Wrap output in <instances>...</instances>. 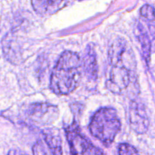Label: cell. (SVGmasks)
I'll return each mask as SVG.
<instances>
[{
	"mask_svg": "<svg viewBox=\"0 0 155 155\" xmlns=\"http://www.w3.org/2000/svg\"><path fill=\"white\" fill-rule=\"evenodd\" d=\"M108 65L106 86L111 92L123 94L133 83L135 73V58L128 42L117 38L108 50Z\"/></svg>",
	"mask_w": 155,
	"mask_h": 155,
	"instance_id": "obj_1",
	"label": "cell"
},
{
	"mask_svg": "<svg viewBox=\"0 0 155 155\" xmlns=\"http://www.w3.org/2000/svg\"><path fill=\"white\" fill-rule=\"evenodd\" d=\"M82 71V60L80 56L73 51H64L51 73L50 89L59 95L71 93L80 84Z\"/></svg>",
	"mask_w": 155,
	"mask_h": 155,
	"instance_id": "obj_2",
	"label": "cell"
},
{
	"mask_svg": "<svg viewBox=\"0 0 155 155\" xmlns=\"http://www.w3.org/2000/svg\"><path fill=\"white\" fill-rule=\"evenodd\" d=\"M120 127V120L116 110L110 107H104L93 115L89 129L94 137L105 146H109L119 133Z\"/></svg>",
	"mask_w": 155,
	"mask_h": 155,
	"instance_id": "obj_3",
	"label": "cell"
},
{
	"mask_svg": "<svg viewBox=\"0 0 155 155\" xmlns=\"http://www.w3.org/2000/svg\"><path fill=\"white\" fill-rule=\"evenodd\" d=\"M66 136L71 155H105L81 134L76 124L66 129Z\"/></svg>",
	"mask_w": 155,
	"mask_h": 155,
	"instance_id": "obj_4",
	"label": "cell"
},
{
	"mask_svg": "<svg viewBox=\"0 0 155 155\" xmlns=\"http://www.w3.org/2000/svg\"><path fill=\"white\" fill-rule=\"evenodd\" d=\"M26 117L36 126H48L57 120L59 110L56 106L47 103H35L27 107Z\"/></svg>",
	"mask_w": 155,
	"mask_h": 155,
	"instance_id": "obj_5",
	"label": "cell"
},
{
	"mask_svg": "<svg viewBox=\"0 0 155 155\" xmlns=\"http://www.w3.org/2000/svg\"><path fill=\"white\" fill-rule=\"evenodd\" d=\"M129 120L132 130L138 134H144L148 131L149 120L146 109L142 103L136 100L130 101L129 106Z\"/></svg>",
	"mask_w": 155,
	"mask_h": 155,
	"instance_id": "obj_6",
	"label": "cell"
},
{
	"mask_svg": "<svg viewBox=\"0 0 155 155\" xmlns=\"http://www.w3.org/2000/svg\"><path fill=\"white\" fill-rule=\"evenodd\" d=\"M83 71L89 80H95L98 76V64H97L96 52L94 46L88 45L85 50L84 56L82 61Z\"/></svg>",
	"mask_w": 155,
	"mask_h": 155,
	"instance_id": "obj_7",
	"label": "cell"
},
{
	"mask_svg": "<svg viewBox=\"0 0 155 155\" xmlns=\"http://www.w3.org/2000/svg\"><path fill=\"white\" fill-rule=\"evenodd\" d=\"M65 0H31L33 9L41 16L55 14L64 5Z\"/></svg>",
	"mask_w": 155,
	"mask_h": 155,
	"instance_id": "obj_8",
	"label": "cell"
},
{
	"mask_svg": "<svg viewBox=\"0 0 155 155\" xmlns=\"http://www.w3.org/2000/svg\"><path fill=\"white\" fill-rule=\"evenodd\" d=\"M42 136L51 155H62L61 139L58 130L56 129H47L43 130Z\"/></svg>",
	"mask_w": 155,
	"mask_h": 155,
	"instance_id": "obj_9",
	"label": "cell"
},
{
	"mask_svg": "<svg viewBox=\"0 0 155 155\" xmlns=\"http://www.w3.org/2000/svg\"><path fill=\"white\" fill-rule=\"evenodd\" d=\"M137 36L139 40V42H140L141 48H142V55H143L146 63L148 64L150 61V58H151V40H150V38L148 36V33L145 31V28H144L142 24H139L137 27Z\"/></svg>",
	"mask_w": 155,
	"mask_h": 155,
	"instance_id": "obj_10",
	"label": "cell"
},
{
	"mask_svg": "<svg viewBox=\"0 0 155 155\" xmlns=\"http://www.w3.org/2000/svg\"><path fill=\"white\" fill-rule=\"evenodd\" d=\"M142 17L149 21H155V8L150 5H145L140 9Z\"/></svg>",
	"mask_w": 155,
	"mask_h": 155,
	"instance_id": "obj_11",
	"label": "cell"
},
{
	"mask_svg": "<svg viewBox=\"0 0 155 155\" xmlns=\"http://www.w3.org/2000/svg\"><path fill=\"white\" fill-rule=\"evenodd\" d=\"M118 155H139L137 150L132 145L127 143H123L118 146Z\"/></svg>",
	"mask_w": 155,
	"mask_h": 155,
	"instance_id": "obj_12",
	"label": "cell"
},
{
	"mask_svg": "<svg viewBox=\"0 0 155 155\" xmlns=\"http://www.w3.org/2000/svg\"><path fill=\"white\" fill-rule=\"evenodd\" d=\"M8 155H28L24 151H21L20 150H12L8 152Z\"/></svg>",
	"mask_w": 155,
	"mask_h": 155,
	"instance_id": "obj_13",
	"label": "cell"
}]
</instances>
